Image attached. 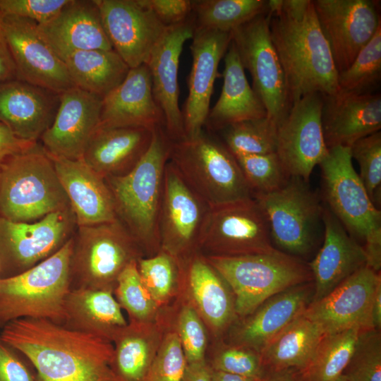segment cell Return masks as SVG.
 Wrapping results in <instances>:
<instances>
[{
	"label": "cell",
	"instance_id": "cell-1",
	"mask_svg": "<svg viewBox=\"0 0 381 381\" xmlns=\"http://www.w3.org/2000/svg\"><path fill=\"white\" fill-rule=\"evenodd\" d=\"M0 339L28 358L37 381H121L111 341L95 334L46 319L20 318L2 327Z\"/></svg>",
	"mask_w": 381,
	"mask_h": 381
},
{
	"label": "cell",
	"instance_id": "cell-2",
	"mask_svg": "<svg viewBox=\"0 0 381 381\" xmlns=\"http://www.w3.org/2000/svg\"><path fill=\"white\" fill-rule=\"evenodd\" d=\"M270 29L291 106L307 95L339 92L338 71L313 1L303 11L271 16Z\"/></svg>",
	"mask_w": 381,
	"mask_h": 381
},
{
	"label": "cell",
	"instance_id": "cell-3",
	"mask_svg": "<svg viewBox=\"0 0 381 381\" xmlns=\"http://www.w3.org/2000/svg\"><path fill=\"white\" fill-rule=\"evenodd\" d=\"M171 142L164 126L156 127L150 146L138 164L123 175L105 179L117 219L149 256L160 250L159 216Z\"/></svg>",
	"mask_w": 381,
	"mask_h": 381
},
{
	"label": "cell",
	"instance_id": "cell-4",
	"mask_svg": "<svg viewBox=\"0 0 381 381\" xmlns=\"http://www.w3.org/2000/svg\"><path fill=\"white\" fill-rule=\"evenodd\" d=\"M325 205L363 248L367 266L381 268V212L356 172L349 147L334 146L318 164Z\"/></svg>",
	"mask_w": 381,
	"mask_h": 381
},
{
	"label": "cell",
	"instance_id": "cell-5",
	"mask_svg": "<svg viewBox=\"0 0 381 381\" xmlns=\"http://www.w3.org/2000/svg\"><path fill=\"white\" fill-rule=\"evenodd\" d=\"M73 248L68 239L30 269L0 279V327L20 318L66 320Z\"/></svg>",
	"mask_w": 381,
	"mask_h": 381
},
{
	"label": "cell",
	"instance_id": "cell-6",
	"mask_svg": "<svg viewBox=\"0 0 381 381\" xmlns=\"http://www.w3.org/2000/svg\"><path fill=\"white\" fill-rule=\"evenodd\" d=\"M54 164L43 147L8 158L0 167V216L29 222L69 209Z\"/></svg>",
	"mask_w": 381,
	"mask_h": 381
},
{
	"label": "cell",
	"instance_id": "cell-7",
	"mask_svg": "<svg viewBox=\"0 0 381 381\" xmlns=\"http://www.w3.org/2000/svg\"><path fill=\"white\" fill-rule=\"evenodd\" d=\"M169 160L210 208L253 198L235 157L203 129L172 141Z\"/></svg>",
	"mask_w": 381,
	"mask_h": 381
},
{
	"label": "cell",
	"instance_id": "cell-8",
	"mask_svg": "<svg viewBox=\"0 0 381 381\" xmlns=\"http://www.w3.org/2000/svg\"><path fill=\"white\" fill-rule=\"evenodd\" d=\"M205 257L230 287L238 318L281 291L313 281L308 262L277 249L265 254Z\"/></svg>",
	"mask_w": 381,
	"mask_h": 381
},
{
	"label": "cell",
	"instance_id": "cell-9",
	"mask_svg": "<svg viewBox=\"0 0 381 381\" xmlns=\"http://www.w3.org/2000/svg\"><path fill=\"white\" fill-rule=\"evenodd\" d=\"M253 198L265 214L274 247L306 261L324 234V205L308 182L290 176L279 189Z\"/></svg>",
	"mask_w": 381,
	"mask_h": 381
},
{
	"label": "cell",
	"instance_id": "cell-10",
	"mask_svg": "<svg viewBox=\"0 0 381 381\" xmlns=\"http://www.w3.org/2000/svg\"><path fill=\"white\" fill-rule=\"evenodd\" d=\"M270 19L267 12L255 17L234 30L231 41L243 68L251 75L252 87L267 116L277 125L291 106L284 71L271 38Z\"/></svg>",
	"mask_w": 381,
	"mask_h": 381
},
{
	"label": "cell",
	"instance_id": "cell-11",
	"mask_svg": "<svg viewBox=\"0 0 381 381\" xmlns=\"http://www.w3.org/2000/svg\"><path fill=\"white\" fill-rule=\"evenodd\" d=\"M210 209L168 160L158 224L160 250L183 263L198 253Z\"/></svg>",
	"mask_w": 381,
	"mask_h": 381
},
{
	"label": "cell",
	"instance_id": "cell-12",
	"mask_svg": "<svg viewBox=\"0 0 381 381\" xmlns=\"http://www.w3.org/2000/svg\"><path fill=\"white\" fill-rule=\"evenodd\" d=\"M276 250L265 214L254 198L210 209L199 247L204 256L265 254Z\"/></svg>",
	"mask_w": 381,
	"mask_h": 381
},
{
	"label": "cell",
	"instance_id": "cell-13",
	"mask_svg": "<svg viewBox=\"0 0 381 381\" xmlns=\"http://www.w3.org/2000/svg\"><path fill=\"white\" fill-rule=\"evenodd\" d=\"M139 248L131 234L116 219L80 226L71 261L88 288L111 291L126 266L141 258Z\"/></svg>",
	"mask_w": 381,
	"mask_h": 381
},
{
	"label": "cell",
	"instance_id": "cell-14",
	"mask_svg": "<svg viewBox=\"0 0 381 381\" xmlns=\"http://www.w3.org/2000/svg\"><path fill=\"white\" fill-rule=\"evenodd\" d=\"M323 96L307 95L293 103L277 124L275 153L291 176L308 182L327 152L322 126Z\"/></svg>",
	"mask_w": 381,
	"mask_h": 381
},
{
	"label": "cell",
	"instance_id": "cell-15",
	"mask_svg": "<svg viewBox=\"0 0 381 381\" xmlns=\"http://www.w3.org/2000/svg\"><path fill=\"white\" fill-rule=\"evenodd\" d=\"M313 3L339 73L351 65L381 26L380 1L314 0Z\"/></svg>",
	"mask_w": 381,
	"mask_h": 381
},
{
	"label": "cell",
	"instance_id": "cell-16",
	"mask_svg": "<svg viewBox=\"0 0 381 381\" xmlns=\"http://www.w3.org/2000/svg\"><path fill=\"white\" fill-rule=\"evenodd\" d=\"M73 218L71 208L31 223L0 216V270L19 274L50 256L65 243Z\"/></svg>",
	"mask_w": 381,
	"mask_h": 381
},
{
	"label": "cell",
	"instance_id": "cell-17",
	"mask_svg": "<svg viewBox=\"0 0 381 381\" xmlns=\"http://www.w3.org/2000/svg\"><path fill=\"white\" fill-rule=\"evenodd\" d=\"M380 285V272L365 265L329 294L310 302L302 315L314 322L323 334L349 329H373L371 306Z\"/></svg>",
	"mask_w": 381,
	"mask_h": 381
},
{
	"label": "cell",
	"instance_id": "cell-18",
	"mask_svg": "<svg viewBox=\"0 0 381 381\" xmlns=\"http://www.w3.org/2000/svg\"><path fill=\"white\" fill-rule=\"evenodd\" d=\"M2 25L16 79L59 94L74 87L64 61L41 37L37 23L2 13Z\"/></svg>",
	"mask_w": 381,
	"mask_h": 381
},
{
	"label": "cell",
	"instance_id": "cell-19",
	"mask_svg": "<svg viewBox=\"0 0 381 381\" xmlns=\"http://www.w3.org/2000/svg\"><path fill=\"white\" fill-rule=\"evenodd\" d=\"M113 49L130 68L145 64L167 26L139 0H96Z\"/></svg>",
	"mask_w": 381,
	"mask_h": 381
},
{
	"label": "cell",
	"instance_id": "cell-20",
	"mask_svg": "<svg viewBox=\"0 0 381 381\" xmlns=\"http://www.w3.org/2000/svg\"><path fill=\"white\" fill-rule=\"evenodd\" d=\"M195 29L193 15L186 20L167 28L145 63L150 71L156 104L164 119V128L171 141L185 138L181 110L179 105V59L185 42Z\"/></svg>",
	"mask_w": 381,
	"mask_h": 381
},
{
	"label": "cell",
	"instance_id": "cell-21",
	"mask_svg": "<svg viewBox=\"0 0 381 381\" xmlns=\"http://www.w3.org/2000/svg\"><path fill=\"white\" fill-rule=\"evenodd\" d=\"M232 40L231 32L195 28L190 49L193 63L188 95L181 110L185 138L198 135L205 124L218 66Z\"/></svg>",
	"mask_w": 381,
	"mask_h": 381
},
{
	"label": "cell",
	"instance_id": "cell-22",
	"mask_svg": "<svg viewBox=\"0 0 381 381\" xmlns=\"http://www.w3.org/2000/svg\"><path fill=\"white\" fill-rule=\"evenodd\" d=\"M102 98L75 86L60 94L52 125L41 136L49 155L71 159L82 158L100 122Z\"/></svg>",
	"mask_w": 381,
	"mask_h": 381
},
{
	"label": "cell",
	"instance_id": "cell-23",
	"mask_svg": "<svg viewBox=\"0 0 381 381\" xmlns=\"http://www.w3.org/2000/svg\"><path fill=\"white\" fill-rule=\"evenodd\" d=\"M313 281L281 291L262 303L251 314L230 328L231 343L249 347L259 353L312 301Z\"/></svg>",
	"mask_w": 381,
	"mask_h": 381
},
{
	"label": "cell",
	"instance_id": "cell-24",
	"mask_svg": "<svg viewBox=\"0 0 381 381\" xmlns=\"http://www.w3.org/2000/svg\"><path fill=\"white\" fill-rule=\"evenodd\" d=\"M48 155L79 227L118 219L114 199L105 179L87 164L83 157L71 159Z\"/></svg>",
	"mask_w": 381,
	"mask_h": 381
},
{
	"label": "cell",
	"instance_id": "cell-25",
	"mask_svg": "<svg viewBox=\"0 0 381 381\" xmlns=\"http://www.w3.org/2000/svg\"><path fill=\"white\" fill-rule=\"evenodd\" d=\"M37 28L43 40L64 61L77 52L113 49L96 0H69L53 18L37 24Z\"/></svg>",
	"mask_w": 381,
	"mask_h": 381
},
{
	"label": "cell",
	"instance_id": "cell-26",
	"mask_svg": "<svg viewBox=\"0 0 381 381\" xmlns=\"http://www.w3.org/2000/svg\"><path fill=\"white\" fill-rule=\"evenodd\" d=\"M323 205L322 243L315 256L308 262L314 284L312 301L321 299L354 272L367 265L363 246L349 235L330 210Z\"/></svg>",
	"mask_w": 381,
	"mask_h": 381
},
{
	"label": "cell",
	"instance_id": "cell-27",
	"mask_svg": "<svg viewBox=\"0 0 381 381\" xmlns=\"http://www.w3.org/2000/svg\"><path fill=\"white\" fill-rule=\"evenodd\" d=\"M322 126L327 148L351 147L359 139L380 131V94L338 92L323 96Z\"/></svg>",
	"mask_w": 381,
	"mask_h": 381
},
{
	"label": "cell",
	"instance_id": "cell-28",
	"mask_svg": "<svg viewBox=\"0 0 381 381\" xmlns=\"http://www.w3.org/2000/svg\"><path fill=\"white\" fill-rule=\"evenodd\" d=\"M60 94L14 79L0 84V122L18 138L37 142L52 125Z\"/></svg>",
	"mask_w": 381,
	"mask_h": 381
},
{
	"label": "cell",
	"instance_id": "cell-29",
	"mask_svg": "<svg viewBox=\"0 0 381 381\" xmlns=\"http://www.w3.org/2000/svg\"><path fill=\"white\" fill-rule=\"evenodd\" d=\"M164 126L162 113L154 99L148 67L130 68L123 82L102 99L98 127Z\"/></svg>",
	"mask_w": 381,
	"mask_h": 381
},
{
	"label": "cell",
	"instance_id": "cell-30",
	"mask_svg": "<svg viewBox=\"0 0 381 381\" xmlns=\"http://www.w3.org/2000/svg\"><path fill=\"white\" fill-rule=\"evenodd\" d=\"M154 130L139 126L98 127L83 159L104 179L123 175L147 152Z\"/></svg>",
	"mask_w": 381,
	"mask_h": 381
},
{
	"label": "cell",
	"instance_id": "cell-31",
	"mask_svg": "<svg viewBox=\"0 0 381 381\" xmlns=\"http://www.w3.org/2000/svg\"><path fill=\"white\" fill-rule=\"evenodd\" d=\"M184 280L191 303L212 331L220 334L230 329L238 318L232 291L200 252L185 262Z\"/></svg>",
	"mask_w": 381,
	"mask_h": 381
},
{
	"label": "cell",
	"instance_id": "cell-32",
	"mask_svg": "<svg viewBox=\"0 0 381 381\" xmlns=\"http://www.w3.org/2000/svg\"><path fill=\"white\" fill-rule=\"evenodd\" d=\"M224 57L221 95L210 109L205 124L216 131L242 121L267 116L262 102L248 83L232 41Z\"/></svg>",
	"mask_w": 381,
	"mask_h": 381
},
{
	"label": "cell",
	"instance_id": "cell-33",
	"mask_svg": "<svg viewBox=\"0 0 381 381\" xmlns=\"http://www.w3.org/2000/svg\"><path fill=\"white\" fill-rule=\"evenodd\" d=\"M66 320L78 329L89 332L114 341L128 325L121 306L111 291L83 288L69 293L66 302Z\"/></svg>",
	"mask_w": 381,
	"mask_h": 381
},
{
	"label": "cell",
	"instance_id": "cell-34",
	"mask_svg": "<svg viewBox=\"0 0 381 381\" xmlns=\"http://www.w3.org/2000/svg\"><path fill=\"white\" fill-rule=\"evenodd\" d=\"M323 333L301 315L274 337L260 352L267 372L294 369L300 371L309 363Z\"/></svg>",
	"mask_w": 381,
	"mask_h": 381
},
{
	"label": "cell",
	"instance_id": "cell-35",
	"mask_svg": "<svg viewBox=\"0 0 381 381\" xmlns=\"http://www.w3.org/2000/svg\"><path fill=\"white\" fill-rule=\"evenodd\" d=\"M164 334L152 322H132L116 337L114 368L121 381H145Z\"/></svg>",
	"mask_w": 381,
	"mask_h": 381
},
{
	"label": "cell",
	"instance_id": "cell-36",
	"mask_svg": "<svg viewBox=\"0 0 381 381\" xmlns=\"http://www.w3.org/2000/svg\"><path fill=\"white\" fill-rule=\"evenodd\" d=\"M64 63L74 86L102 99L123 82L130 70L114 49L77 52Z\"/></svg>",
	"mask_w": 381,
	"mask_h": 381
},
{
	"label": "cell",
	"instance_id": "cell-37",
	"mask_svg": "<svg viewBox=\"0 0 381 381\" xmlns=\"http://www.w3.org/2000/svg\"><path fill=\"white\" fill-rule=\"evenodd\" d=\"M360 329L323 334L308 365L296 371L299 381H335L347 365Z\"/></svg>",
	"mask_w": 381,
	"mask_h": 381
},
{
	"label": "cell",
	"instance_id": "cell-38",
	"mask_svg": "<svg viewBox=\"0 0 381 381\" xmlns=\"http://www.w3.org/2000/svg\"><path fill=\"white\" fill-rule=\"evenodd\" d=\"M193 1L195 28L231 32L267 12L264 0H197Z\"/></svg>",
	"mask_w": 381,
	"mask_h": 381
},
{
	"label": "cell",
	"instance_id": "cell-39",
	"mask_svg": "<svg viewBox=\"0 0 381 381\" xmlns=\"http://www.w3.org/2000/svg\"><path fill=\"white\" fill-rule=\"evenodd\" d=\"M277 125L267 116L242 121L222 129L234 156L275 152Z\"/></svg>",
	"mask_w": 381,
	"mask_h": 381
},
{
	"label": "cell",
	"instance_id": "cell-40",
	"mask_svg": "<svg viewBox=\"0 0 381 381\" xmlns=\"http://www.w3.org/2000/svg\"><path fill=\"white\" fill-rule=\"evenodd\" d=\"M138 268L145 286L159 306L173 296L184 278V263L162 250L140 258Z\"/></svg>",
	"mask_w": 381,
	"mask_h": 381
},
{
	"label": "cell",
	"instance_id": "cell-41",
	"mask_svg": "<svg viewBox=\"0 0 381 381\" xmlns=\"http://www.w3.org/2000/svg\"><path fill=\"white\" fill-rule=\"evenodd\" d=\"M381 78V26L351 65L338 73L339 92H372Z\"/></svg>",
	"mask_w": 381,
	"mask_h": 381
},
{
	"label": "cell",
	"instance_id": "cell-42",
	"mask_svg": "<svg viewBox=\"0 0 381 381\" xmlns=\"http://www.w3.org/2000/svg\"><path fill=\"white\" fill-rule=\"evenodd\" d=\"M116 292L120 306L133 318V322L155 321L159 305L152 298L140 277L138 260H133L119 275Z\"/></svg>",
	"mask_w": 381,
	"mask_h": 381
},
{
	"label": "cell",
	"instance_id": "cell-43",
	"mask_svg": "<svg viewBox=\"0 0 381 381\" xmlns=\"http://www.w3.org/2000/svg\"><path fill=\"white\" fill-rule=\"evenodd\" d=\"M234 157L253 196L279 189L291 176L275 152Z\"/></svg>",
	"mask_w": 381,
	"mask_h": 381
},
{
	"label": "cell",
	"instance_id": "cell-44",
	"mask_svg": "<svg viewBox=\"0 0 381 381\" xmlns=\"http://www.w3.org/2000/svg\"><path fill=\"white\" fill-rule=\"evenodd\" d=\"M342 376L347 381H381V332L362 329Z\"/></svg>",
	"mask_w": 381,
	"mask_h": 381
},
{
	"label": "cell",
	"instance_id": "cell-45",
	"mask_svg": "<svg viewBox=\"0 0 381 381\" xmlns=\"http://www.w3.org/2000/svg\"><path fill=\"white\" fill-rule=\"evenodd\" d=\"M350 147L352 159L359 166L358 176L372 202L380 206L381 133H374L356 141Z\"/></svg>",
	"mask_w": 381,
	"mask_h": 381
},
{
	"label": "cell",
	"instance_id": "cell-46",
	"mask_svg": "<svg viewBox=\"0 0 381 381\" xmlns=\"http://www.w3.org/2000/svg\"><path fill=\"white\" fill-rule=\"evenodd\" d=\"M178 334L187 364L205 362L207 344L206 329L202 318L192 303H186L180 309L176 326Z\"/></svg>",
	"mask_w": 381,
	"mask_h": 381
},
{
	"label": "cell",
	"instance_id": "cell-47",
	"mask_svg": "<svg viewBox=\"0 0 381 381\" xmlns=\"http://www.w3.org/2000/svg\"><path fill=\"white\" fill-rule=\"evenodd\" d=\"M212 369L236 375L262 378L266 375L260 354L249 347L223 344L216 350Z\"/></svg>",
	"mask_w": 381,
	"mask_h": 381
},
{
	"label": "cell",
	"instance_id": "cell-48",
	"mask_svg": "<svg viewBox=\"0 0 381 381\" xmlns=\"http://www.w3.org/2000/svg\"><path fill=\"white\" fill-rule=\"evenodd\" d=\"M186 360L176 330L164 334L145 381H181Z\"/></svg>",
	"mask_w": 381,
	"mask_h": 381
},
{
	"label": "cell",
	"instance_id": "cell-49",
	"mask_svg": "<svg viewBox=\"0 0 381 381\" xmlns=\"http://www.w3.org/2000/svg\"><path fill=\"white\" fill-rule=\"evenodd\" d=\"M69 0H0L3 14L31 20L38 25L53 18Z\"/></svg>",
	"mask_w": 381,
	"mask_h": 381
},
{
	"label": "cell",
	"instance_id": "cell-50",
	"mask_svg": "<svg viewBox=\"0 0 381 381\" xmlns=\"http://www.w3.org/2000/svg\"><path fill=\"white\" fill-rule=\"evenodd\" d=\"M165 26L179 24L192 15L193 1L190 0H139Z\"/></svg>",
	"mask_w": 381,
	"mask_h": 381
},
{
	"label": "cell",
	"instance_id": "cell-51",
	"mask_svg": "<svg viewBox=\"0 0 381 381\" xmlns=\"http://www.w3.org/2000/svg\"><path fill=\"white\" fill-rule=\"evenodd\" d=\"M0 381H35L22 361L0 339Z\"/></svg>",
	"mask_w": 381,
	"mask_h": 381
},
{
	"label": "cell",
	"instance_id": "cell-52",
	"mask_svg": "<svg viewBox=\"0 0 381 381\" xmlns=\"http://www.w3.org/2000/svg\"><path fill=\"white\" fill-rule=\"evenodd\" d=\"M37 142L21 139L5 124L0 122V167L11 157L27 151Z\"/></svg>",
	"mask_w": 381,
	"mask_h": 381
},
{
	"label": "cell",
	"instance_id": "cell-53",
	"mask_svg": "<svg viewBox=\"0 0 381 381\" xmlns=\"http://www.w3.org/2000/svg\"><path fill=\"white\" fill-rule=\"evenodd\" d=\"M16 79L14 61L6 38L0 11V84Z\"/></svg>",
	"mask_w": 381,
	"mask_h": 381
},
{
	"label": "cell",
	"instance_id": "cell-54",
	"mask_svg": "<svg viewBox=\"0 0 381 381\" xmlns=\"http://www.w3.org/2000/svg\"><path fill=\"white\" fill-rule=\"evenodd\" d=\"M211 369L206 362L187 364L181 381H212Z\"/></svg>",
	"mask_w": 381,
	"mask_h": 381
},
{
	"label": "cell",
	"instance_id": "cell-55",
	"mask_svg": "<svg viewBox=\"0 0 381 381\" xmlns=\"http://www.w3.org/2000/svg\"><path fill=\"white\" fill-rule=\"evenodd\" d=\"M371 324L373 329H381V285L378 286L371 306Z\"/></svg>",
	"mask_w": 381,
	"mask_h": 381
},
{
	"label": "cell",
	"instance_id": "cell-56",
	"mask_svg": "<svg viewBox=\"0 0 381 381\" xmlns=\"http://www.w3.org/2000/svg\"><path fill=\"white\" fill-rule=\"evenodd\" d=\"M262 381H299L297 372L294 369L268 371Z\"/></svg>",
	"mask_w": 381,
	"mask_h": 381
},
{
	"label": "cell",
	"instance_id": "cell-57",
	"mask_svg": "<svg viewBox=\"0 0 381 381\" xmlns=\"http://www.w3.org/2000/svg\"><path fill=\"white\" fill-rule=\"evenodd\" d=\"M211 369L212 381H262V378L243 376Z\"/></svg>",
	"mask_w": 381,
	"mask_h": 381
},
{
	"label": "cell",
	"instance_id": "cell-58",
	"mask_svg": "<svg viewBox=\"0 0 381 381\" xmlns=\"http://www.w3.org/2000/svg\"><path fill=\"white\" fill-rule=\"evenodd\" d=\"M335 381H347L342 375Z\"/></svg>",
	"mask_w": 381,
	"mask_h": 381
}]
</instances>
